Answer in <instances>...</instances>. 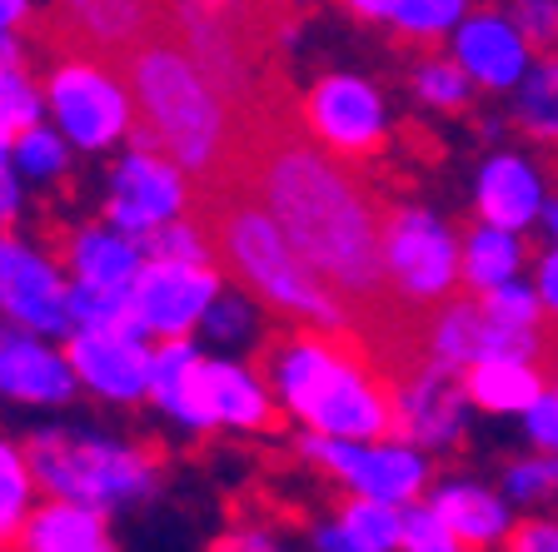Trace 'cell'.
Returning <instances> with one entry per match:
<instances>
[{"label": "cell", "instance_id": "ba28073f", "mask_svg": "<svg viewBox=\"0 0 558 552\" xmlns=\"http://www.w3.org/2000/svg\"><path fill=\"white\" fill-rule=\"evenodd\" d=\"M50 110L65 125V135L85 150H100L110 139L130 135V125H135L125 85H116L110 65L85 56H65L50 70Z\"/></svg>", "mask_w": 558, "mask_h": 552}, {"label": "cell", "instance_id": "4dcf8cb0", "mask_svg": "<svg viewBox=\"0 0 558 552\" xmlns=\"http://www.w3.org/2000/svg\"><path fill=\"white\" fill-rule=\"evenodd\" d=\"M459 11H464V0H404L395 21L409 40H424V35H439L444 25L459 21Z\"/></svg>", "mask_w": 558, "mask_h": 552}, {"label": "cell", "instance_id": "d590c367", "mask_svg": "<svg viewBox=\"0 0 558 552\" xmlns=\"http://www.w3.org/2000/svg\"><path fill=\"white\" fill-rule=\"evenodd\" d=\"M504 552H558V523L548 518L513 523L509 538H504Z\"/></svg>", "mask_w": 558, "mask_h": 552}, {"label": "cell", "instance_id": "8992f818", "mask_svg": "<svg viewBox=\"0 0 558 552\" xmlns=\"http://www.w3.org/2000/svg\"><path fill=\"white\" fill-rule=\"evenodd\" d=\"M384 269L404 309L429 314L439 299H449L453 274H459V244L424 209L384 205Z\"/></svg>", "mask_w": 558, "mask_h": 552}, {"label": "cell", "instance_id": "4316f807", "mask_svg": "<svg viewBox=\"0 0 558 552\" xmlns=\"http://www.w3.org/2000/svg\"><path fill=\"white\" fill-rule=\"evenodd\" d=\"M31 488H35V473L25 463V453L11 449V443H0V552L21 548V528L35 507Z\"/></svg>", "mask_w": 558, "mask_h": 552}, {"label": "cell", "instance_id": "5bb4252c", "mask_svg": "<svg viewBox=\"0 0 558 552\" xmlns=\"http://www.w3.org/2000/svg\"><path fill=\"white\" fill-rule=\"evenodd\" d=\"M459 373L434 358L395 373V438L404 443H444L459 433V414H464V389Z\"/></svg>", "mask_w": 558, "mask_h": 552}, {"label": "cell", "instance_id": "f1b7e54d", "mask_svg": "<svg viewBox=\"0 0 558 552\" xmlns=\"http://www.w3.org/2000/svg\"><path fill=\"white\" fill-rule=\"evenodd\" d=\"M40 125V100L21 65H0V150H11L25 130Z\"/></svg>", "mask_w": 558, "mask_h": 552}, {"label": "cell", "instance_id": "ac0fdd59", "mask_svg": "<svg viewBox=\"0 0 558 552\" xmlns=\"http://www.w3.org/2000/svg\"><path fill=\"white\" fill-rule=\"evenodd\" d=\"M150 393L170 408L180 424L190 428H209L215 424V408H209V383H205V358L185 344V339H170L160 344V354L150 358Z\"/></svg>", "mask_w": 558, "mask_h": 552}, {"label": "cell", "instance_id": "7c38bea8", "mask_svg": "<svg viewBox=\"0 0 558 552\" xmlns=\"http://www.w3.org/2000/svg\"><path fill=\"white\" fill-rule=\"evenodd\" d=\"M0 314H11L31 334H65L75 323L70 289L60 284V274L5 234H0Z\"/></svg>", "mask_w": 558, "mask_h": 552}, {"label": "cell", "instance_id": "52a82bcc", "mask_svg": "<svg viewBox=\"0 0 558 552\" xmlns=\"http://www.w3.org/2000/svg\"><path fill=\"white\" fill-rule=\"evenodd\" d=\"M50 56H85L116 70L135 40L160 30L155 0H56L50 15L25 21Z\"/></svg>", "mask_w": 558, "mask_h": 552}, {"label": "cell", "instance_id": "e575fe53", "mask_svg": "<svg viewBox=\"0 0 558 552\" xmlns=\"http://www.w3.org/2000/svg\"><path fill=\"white\" fill-rule=\"evenodd\" d=\"M209 552H290V548L269 528H259V523H234L230 532H220V538L209 542Z\"/></svg>", "mask_w": 558, "mask_h": 552}, {"label": "cell", "instance_id": "b9f144b4", "mask_svg": "<svg viewBox=\"0 0 558 552\" xmlns=\"http://www.w3.org/2000/svg\"><path fill=\"white\" fill-rule=\"evenodd\" d=\"M31 21V5L25 0H0V35H11L15 25Z\"/></svg>", "mask_w": 558, "mask_h": 552}, {"label": "cell", "instance_id": "ab89813d", "mask_svg": "<svg viewBox=\"0 0 558 552\" xmlns=\"http://www.w3.org/2000/svg\"><path fill=\"white\" fill-rule=\"evenodd\" d=\"M209 323H215V334H234V329H240L244 323V309H234V304H209Z\"/></svg>", "mask_w": 558, "mask_h": 552}, {"label": "cell", "instance_id": "cb8c5ba5", "mask_svg": "<svg viewBox=\"0 0 558 552\" xmlns=\"http://www.w3.org/2000/svg\"><path fill=\"white\" fill-rule=\"evenodd\" d=\"M464 398L494 414H513V408H534L538 393V373L529 368V358H484L464 373Z\"/></svg>", "mask_w": 558, "mask_h": 552}, {"label": "cell", "instance_id": "7a4b0ae2", "mask_svg": "<svg viewBox=\"0 0 558 552\" xmlns=\"http://www.w3.org/2000/svg\"><path fill=\"white\" fill-rule=\"evenodd\" d=\"M116 75L125 81L130 110H135V125H130L135 150L165 155L180 174H190V184L230 180L240 120L174 35L150 30L145 40H135L116 60Z\"/></svg>", "mask_w": 558, "mask_h": 552}, {"label": "cell", "instance_id": "f6af8a7d", "mask_svg": "<svg viewBox=\"0 0 558 552\" xmlns=\"http://www.w3.org/2000/svg\"><path fill=\"white\" fill-rule=\"evenodd\" d=\"M424 552H469V548H459V542L449 538V542H439V548H424Z\"/></svg>", "mask_w": 558, "mask_h": 552}, {"label": "cell", "instance_id": "2e32d148", "mask_svg": "<svg viewBox=\"0 0 558 552\" xmlns=\"http://www.w3.org/2000/svg\"><path fill=\"white\" fill-rule=\"evenodd\" d=\"M15 552H120V548L116 532H110V513L50 493L40 507H31Z\"/></svg>", "mask_w": 558, "mask_h": 552}, {"label": "cell", "instance_id": "8fae6325", "mask_svg": "<svg viewBox=\"0 0 558 552\" xmlns=\"http://www.w3.org/2000/svg\"><path fill=\"white\" fill-rule=\"evenodd\" d=\"M304 125L344 160H369L384 150V110L379 95L354 75H325L304 100Z\"/></svg>", "mask_w": 558, "mask_h": 552}, {"label": "cell", "instance_id": "277c9868", "mask_svg": "<svg viewBox=\"0 0 558 552\" xmlns=\"http://www.w3.org/2000/svg\"><path fill=\"white\" fill-rule=\"evenodd\" d=\"M265 373L329 438H395V383L360 329H294L265 344Z\"/></svg>", "mask_w": 558, "mask_h": 552}, {"label": "cell", "instance_id": "ffe728a7", "mask_svg": "<svg viewBox=\"0 0 558 552\" xmlns=\"http://www.w3.org/2000/svg\"><path fill=\"white\" fill-rule=\"evenodd\" d=\"M429 507H434V518L449 528V538L459 542V548H469V552L494 548V542H504L509 538V528H513L504 498H494L488 488H474V483L439 488V493L429 498Z\"/></svg>", "mask_w": 558, "mask_h": 552}, {"label": "cell", "instance_id": "9c48e42d", "mask_svg": "<svg viewBox=\"0 0 558 552\" xmlns=\"http://www.w3.org/2000/svg\"><path fill=\"white\" fill-rule=\"evenodd\" d=\"M220 299V274L209 265H185V259H145L130 284V309L145 323V334L185 339L209 304Z\"/></svg>", "mask_w": 558, "mask_h": 552}, {"label": "cell", "instance_id": "836d02e7", "mask_svg": "<svg viewBox=\"0 0 558 552\" xmlns=\"http://www.w3.org/2000/svg\"><path fill=\"white\" fill-rule=\"evenodd\" d=\"M509 493L519 498V503H538V498L558 493V463H513L509 468Z\"/></svg>", "mask_w": 558, "mask_h": 552}, {"label": "cell", "instance_id": "8d00e7d4", "mask_svg": "<svg viewBox=\"0 0 558 552\" xmlns=\"http://www.w3.org/2000/svg\"><path fill=\"white\" fill-rule=\"evenodd\" d=\"M529 433H534L538 449L558 453V398H538L529 408Z\"/></svg>", "mask_w": 558, "mask_h": 552}, {"label": "cell", "instance_id": "74e56055", "mask_svg": "<svg viewBox=\"0 0 558 552\" xmlns=\"http://www.w3.org/2000/svg\"><path fill=\"white\" fill-rule=\"evenodd\" d=\"M310 548L314 552H364L339 523H319V528H310Z\"/></svg>", "mask_w": 558, "mask_h": 552}, {"label": "cell", "instance_id": "44dd1931", "mask_svg": "<svg viewBox=\"0 0 558 552\" xmlns=\"http://www.w3.org/2000/svg\"><path fill=\"white\" fill-rule=\"evenodd\" d=\"M70 269L81 279L85 289H110V294H130L135 284L140 265H145V249L140 240L130 234H105V230H90V234H75L70 240Z\"/></svg>", "mask_w": 558, "mask_h": 552}, {"label": "cell", "instance_id": "7bdbcfd3", "mask_svg": "<svg viewBox=\"0 0 558 552\" xmlns=\"http://www.w3.org/2000/svg\"><path fill=\"white\" fill-rule=\"evenodd\" d=\"M404 0H349V11L354 15H369V21H379V15H395Z\"/></svg>", "mask_w": 558, "mask_h": 552}, {"label": "cell", "instance_id": "484cf974", "mask_svg": "<svg viewBox=\"0 0 558 552\" xmlns=\"http://www.w3.org/2000/svg\"><path fill=\"white\" fill-rule=\"evenodd\" d=\"M459 269H464V284L474 289V294H484V289H499L509 284L513 274H519V244H513L509 230H474L464 240V254H459Z\"/></svg>", "mask_w": 558, "mask_h": 552}, {"label": "cell", "instance_id": "9a60e30c", "mask_svg": "<svg viewBox=\"0 0 558 552\" xmlns=\"http://www.w3.org/2000/svg\"><path fill=\"white\" fill-rule=\"evenodd\" d=\"M70 368L81 373L90 389H100L105 398H140L150 389V358L145 344L116 329H81L65 348Z\"/></svg>", "mask_w": 558, "mask_h": 552}, {"label": "cell", "instance_id": "30bf717a", "mask_svg": "<svg viewBox=\"0 0 558 552\" xmlns=\"http://www.w3.org/2000/svg\"><path fill=\"white\" fill-rule=\"evenodd\" d=\"M304 453H310L329 478H339L349 493L379 498V503L409 507L424 493V483H429L424 458H418L414 449H389V443H384V449H360V443H339V438H329V443L314 438V443H304Z\"/></svg>", "mask_w": 558, "mask_h": 552}, {"label": "cell", "instance_id": "1f68e13d", "mask_svg": "<svg viewBox=\"0 0 558 552\" xmlns=\"http://www.w3.org/2000/svg\"><path fill=\"white\" fill-rule=\"evenodd\" d=\"M519 30L538 56H548L558 46V0H519Z\"/></svg>", "mask_w": 558, "mask_h": 552}, {"label": "cell", "instance_id": "3957f363", "mask_svg": "<svg viewBox=\"0 0 558 552\" xmlns=\"http://www.w3.org/2000/svg\"><path fill=\"white\" fill-rule=\"evenodd\" d=\"M185 219L209 244V259H220L275 314H294L300 323H314V329H354L344 304L314 279V269L294 254V244L284 240L275 214L240 180L190 184Z\"/></svg>", "mask_w": 558, "mask_h": 552}, {"label": "cell", "instance_id": "60d3db41", "mask_svg": "<svg viewBox=\"0 0 558 552\" xmlns=\"http://www.w3.org/2000/svg\"><path fill=\"white\" fill-rule=\"evenodd\" d=\"M11 214H15V180L5 170V150H0V224H11Z\"/></svg>", "mask_w": 558, "mask_h": 552}, {"label": "cell", "instance_id": "ee69618b", "mask_svg": "<svg viewBox=\"0 0 558 552\" xmlns=\"http://www.w3.org/2000/svg\"><path fill=\"white\" fill-rule=\"evenodd\" d=\"M544 219H548V234L558 240V205H548V214H544Z\"/></svg>", "mask_w": 558, "mask_h": 552}, {"label": "cell", "instance_id": "7402d4cb", "mask_svg": "<svg viewBox=\"0 0 558 552\" xmlns=\"http://www.w3.org/2000/svg\"><path fill=\"white\" fill-rule=\"evenodd\" d=\"M538 180L534 170L513 155H499V160H488V170L478 174V214L494 224V230H523L529 219L538 214Z\"/></svg>", "mask_w": 558, "mask_h": 552}, {"label": "cell", "instance_id": "d4e9b609", "mask_svg": "<svg viewBox=\"0 0 558 552\" xmlns=\"http://www.w3.org/2000/svg\"><path fill=\"white\" fill-rule=\"evenodd\" d=\"M335 523L360 542L364 552H404V507L399 503L349 493V503L335 513Z\"/></svg>", "mask_w": 558, "mask_h": 552}, {"label": "cell", "instance_id": "4fadbf2b", "mask_svg": "<svg viewBox=\"0 0 558 552\" xmlns=\"http://www.w3.org/2000/svg\"><path fill=\"white\" fill-rule=\"evenodd\" d=\"M185 180L165 155H145L135 150L125 164L116 170V189H110V224L130 240L150 234L155 224L185 214Z\"/></svg>", "mask_w": 558, "mask_h": 552}, {"label": "cell", "instance_id": "d6a6232c", "mask_svg": "<svg viewBox=\"0 0 558 552\" xmlns=\"http://www.w3.org/2000/svg\"><path fill=\"white\" fill-rule=\"evenodd\" d=\"M15 155H21V164L31 174H50V170H60V164H65V145H60L46 125L25 130V135L15 139Z\"/></svg>", "mask_w": 558, "mask_h": 552}, {"label": "cell", "instance_id": "603a6c76", "mask_svg": "<svg viewBox=\"0 0 558 552\" xmlns=\"http://www.w3.org/2000/svg\"><path fill=\"white\" fill-rule=\"evenodd\" d=\"M205 383H209V408H215V424H234V428H279L284 414L265 398L244 368L234 364H205Z\"/></svg>", "mask_w": 558, "mask_h": 552}, {"label": "cell", "instance_id": "5b68a950", "mask_svg": "<svg viewBox=\"0 0 558 552\" xmlns=\"http://www.w3.org/2000/svg\"><path fill=\"white\" fill-rule=\"evenodd\" d=\"M25 463L46 493L90 503L100 513H116L120 503H135L160 483V458L150 449H120L100 438L40 433L25 443Z\"/></svg>", "mask_w": 558, "mask_h": 552}, {"label": "cell", "instance_id": "e0dca14e", "mask_svg": "<svg viewBox=\"0 0 558 552\" xmlns=\"http://www.w3.org/2000/svg\"><path fill=\"white\" fill-rule=\"evenodd\" d=\"M0 393L25 403H65L75 393L70 358L50 354L40 339L0 323Z\"/></svg>", "mask_w": 558, "mask_h": 552}, {"label": "cell", "instance_id": "f546056e", "mask_svg": "<svg viewBox=\"0 0 558 552\" xmlns=\"http://www.w3.org/2000/svg\"><path fill=\"white\" fill-rule=\"evenodd\" d=\"M418 95L439 110H459L469 100V70L453 60H424L418 65Z\"/></svg>", "mask_w": 558, "mask_h": 552}, {"label": "cell", "instance_id": "83f0119b", "mask_svg": "<svg viewBox=\"0 0 558 552\" xmlns=\"http://www.w3.org/2000/svg\"><path fill=\"white\" fill-rule=\"evenodd\" d=\"M519 125L529 130V135H538V139H548V145H558V65H554V56L538 60L534 75L523 81Z\"/></svg>", "mask_w": 558, "mask_h": 552}, {"label": "cell", "instance_id": "f35d334b", "mask_svg": "<svg viewBox=\"0 0 558 552\" xmlns=\"http://www.w3.org/2000/svg\"><path fill=\"white\" fill-rule=\"evenodd\" d=\"M538 299H544V309L558 319V249L538 265Z\"/></svg>", "mask_w": 558, "mask_h": 552}, {"label": "cell", "instance_id": "6da1fadb", "mask_svg": "<svg viewBox=\"0 0 558 552\" xmlns=\"http://www.w3.org/2000/svg\"><path fill=\"white\" fill-rule=\"evenodd\" d=\"M304 110L284 85L265 90L240 115L230 180H240L275 214L284 240L294 244L314 279L344 304L349 323L369 339L384 379L424 364V319L395 299L384 269V205L364 180L335 155L314 145Z\"/></svg>", "mask_w": 558, "mask_h": 552}, {"label": "cell", "instance_id": "d6986e66", "mask_svg": "<svg viewBox=\"0 0 558 552\" xmlns=\"http://www.w3.org/2000/svg\"><path fill=\"white\" fill-rule=\"evenodd\" d=\"M453 56H459V65L469 70V81L494 85V90L519 85L523 65H529V50H523L519 30H509L499 15H478V21H469L464 30H459V40H453Z\"/></svg>", "mask_w": 558, "mask_h": 552}]
</instances>
